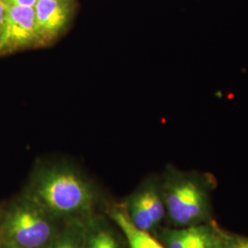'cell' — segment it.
I'll return each instance as SVG.
<instances>
[{
    "label": "cell",
    "mask_w": 248,
    "mask_h": 248,
    "mask_svg": "<svg viewBox=\"0 0 248 248\" xmlns=\"http://www.w3.org/2000/svg\"><path fill=\"white\" fill-rule=\"evenodd\" d=\"M85 220L62 222L48 248H83Z\"/></svg>",
    "instance_id": "cell-8"
},
{
    "label": "cell",
    "mask_w": 248,
    "mask_h": 248,
    "mask_svg": "<svg viewBox=\"0 0 248 248\" xmlns=\"http://www.w3.org/2000/svg\"><path fill=\"white\" fill-rule=\"evenodd\" d=\"M0 248H9L7 246H5L4 244H2L1 242H0Z\"/></svg>",
    "instance_id": "cell-16"
},
{
    "label": "cell",
    "mask_w": 248,
    "mask_h": 248,
    "mask_svg": "<svg viewBox=\"0 0 248 248\" xmlns=\"http://www.w3.org/2000/svg\"><path fill=\"white\" fill-rule=\"evenodd\" d=\"M7 5L33 8L38 0H2Z\"/></svg>",
    "instance_id": "cell-13"
},
{
    "label": "cell",
    "mask_w": 248,
    "mask_h": 248,
    "mask_svg": "<svg viewBox=\"0 0 248 248\" xmlns=\"http://www.w3.org/2000/svg\"><path fill=\"white\" fill-rule=\"evenodd\" d=\"M232 248H248V240L240 241L236 245H234Z\"/></svg>",
    "instance_id": "cell-15"
},
{
    "label": "cell",
    "mask_w": 248,
    "mask_h": 248,
    "mask_svg": "<svg viewBox=\"0 0 248 248\" xmlns=\"http://www.w3.org/2000/svg\"><path fill=\"white\" fill-rule=\"evenodd\" d=\"M116 228L108 216L93 213L85 220L83 248H123Z\"/></svg>",
    "instance_id": "cell-6"
},
{
    "label": "cell",
    "mask_w": 248,
    "mask_h": 248,
    "mask_svg": "<svg viewBox=\"0 0 248 248\" xmlns=\"http://www.w3.org/2000/svg\"><path fill=\"white\" fill-rule=\"evenodd\" d=\"M130 221L139 230L148 232L152 230L155 224L152 219L150 213L141 199L139 192L131 196L127 202L123 205Z\"/></svg>",
    "instance_id": "cell-9"
},
{
    "label": "cell",
    "mask_w": 248,
    "mask_h": 248,
    "mask_svg": "<svg viewBox=\"0 0 248 248\" xmlns=\"http://www.w3.org/2000/svg\"><path fill=\"white\" fill-rule=\"evenodd\" d=\"M38 46L33 8L7 5L4 25L0 32V55Z\"/></svg>",
    "instance_id": "cell-4"
},
{
    "label": "cell",
    "mask_w": 248,
    "mask_h": 248,
    "mask_svg": "<svg viewBox=\"0 0 248 248\" xmlns=\"http://www.w3.org/2000/svg\"><path fill=\"white\" fill-rule=\"evenodd\" d=\"M62 224L22 193L0 204V242L9 248H48Z\"/></svg>",
    "instance_id": "cell-2"
},
{
    "label": "cell",
    "mask_w": 248,
    "mask_h": 248,
    "mask_svg": "<svg viewBox=\"0 0 248 248\" xmlns=\"http://www.w3.org/2000/svg\"><path fill=\"white\" fill-rule=\"evenodd\" d=\"M138 192L156 226L164 219L166 213L165 203L158 190L154 186H145Z\"/></svg>",
    "instance_id": "cell-10"
},
{
    "label": "cell",
    "mask_w": 248,
    "mask_h": 248,
    "mask_svg": "<svg viewBox=\"0 0 248 248\" xmlns=\"http://www.w3.org/2000/svg\"><path fill=\"white\" fill-rule=\"evenodd\" d=\"M21 193L61 222L87 219L99 199L89 179L63 164L37 167Z\"/></svg>",
    "instance_id": "cell-1"
},
{
    "label": "cell",
    "mask_w": 248,
    "mask_h": 248,
    "mask_svg": "<svg viewBox=\"0 0 248 248\" xmlns=\"http://www.w3.org/2000/svg\"><path fill=\"white\" fill-rule=\"evenodd\" d=\"M70 0H38L33 7L38 46L48 45L67 25L71 14Z\"/></svg>",
    "instance_id": "cell-5"
},
{
    "label": "cell",
    "mask_w": 248,
    "mask_h": 248,
    "mask_svg": "<svg viewBox=\"0 0 248 248\" xmlns=\"http://www.w3.org/2000/svg\"><path fill=\"white\" fill-rule=\"evenodd\" d=\"M187 248H223L222 240L207 227H191Z\"/></svg>",
    "instance_id": "cell-11"
},
{
    "label": "cell",
    "mask_w": 248,
    "mask_h": 248,
    "mask_svg": "<svg viewBox=\"0 0 248 248\" xmlns=\"http://www.w3.org/2000/svg\"><path fill=\"white\" fill-rule=\"evenodd\" d=\"M6 11H7V4H5L2 0H0V32L2 31L3 25H4Z\"/></svg>",
    "instance_id": "cell-14"
},
{
    "label": "cell",
    "mask_w": 248,
    "mask_h": 248,
    "mask_svg": "<svg viewBox=\"0 0 248 248\" xmlns=\"http://www.w3.org/2000/svg\"><path fill=\"white\" fill-rule=\"evenodd\" d=\"M107 215L124 234L130 248H166L159 241L151 236L148 232L136 228L130 221L123 205L111 206L108 209Z\"/></svg>",
    "instance_id": "cell-7"
},
{
    "label": "cell",
    "mask_w": 248,
    "mask_h": 248,
    "mask_svg": "<svg viewBox=\"0 0 248 248\" xmlns=\"http://www.w3.org/2000/svg\"><path fill=\"white\" fill-rule=\"evenodd\" d=\"M190 232V227L164 232L162 238L164 247L166 248H187Z\"/></svg>",
    "instance_id": "cell-12"
},
{
    "label": "cell",
    "mask_w": 248,
    "mask_h": 248,
    "mask_svg": "<svg viewBox=\"0 0 248 248\" xmlns=\"http://www.w3.org/2000/svg\"><path fill=\"white\" fill-rule=\"evenodd\" d=\"M163 201L170 219L178 225L189 224L203 213V190L192 177H172Z\"/></svg>",
    "instance_id": "cell-3"
}]
</instances>
